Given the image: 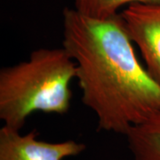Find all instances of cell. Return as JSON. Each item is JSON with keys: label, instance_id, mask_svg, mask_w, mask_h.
Here are the masks:
<instances>
[{"label": "cell", "instance_id": "6da1fadb", "mask_svg": "<svg viewBox=\"0 0 160 160\" xmlns=\"http://www.w3.org/2000/svg\"><path fill=\"white\" fill-rule=\"evenodd\" d=\"M62 47L77 66L81 100L98 129L126 135L160 111V86L139 61L121 15L98 20L62 12Z\"/></svg>", "mask_w": 160, "mask_h": 160}, {"label": "cell", "instance_id": "7a4b0ae2", "mask_svg": "<svg viewBox=\"0 0 160 160\" xmlns=\"http://www.w3.org/2000/svg\"><path fill=\"white\" fill-rule=\"evenodd\" d=\"M77 66L63 48H39L26 61L0 70V119L21 131L36 112L62 115L70 109Z\"/></svg>", "mask_w": 160, "mask_h": 160}, {"label": "cell", "instance_id": "3957f363", "mask_svg": "<svg viewBox=\"0 0 160 160\" xmlns=\"http://www.w3.org/2000/svg\"><path fill=\"white\" fill-rule=\"evenodd\" d=\"M120 15L145 68L160 86V3L132 4Z\"/></svg>", "mask_w": 160, "mask_h": 160}, {"label": "cell", "instance_id": "277c9868", "mask_svg": "<svg viewBox=\"0 0 160 160\" xmlns=\"http://www.w3.org/2000/svg\"><path fill=\"white\" fill-rule=\"evenodd\" d=\"M38 132L26 134L6 126L0 129V160H64L85 151L86 146L74 140L48 142L38 139Z\"/></svg>", "mask_w": 160, "mask_h": 160}, {"label": "cell", "instance_id": "5b68a950", "mask_svg": "<svg viewBox=\"0 0 160 160\" xmlns=\"http://www.w3.org/2000/svg\"><path fill=\"white\" fill-rule=\"evenodd\" d=\"M134 160H160V111L126 135Z\"/></svg>", "mask_w": 160, "mask_h": 160}, {"label": "cell", "instance_id": "8992f818", "mask_svg": "<svg viewBox=\"0 0 160 160\" xmlns=\"http://www.w3.org/2000/svg\"><path fill=\"white\" fill-rule=\"evenodd\" d=\"M74 9L86 17L105 20L119 14L122 7L132 4H158L160 0H73Z\"/></svg>", "mask_w": 160, "mask_h": 160}]
</instances>
